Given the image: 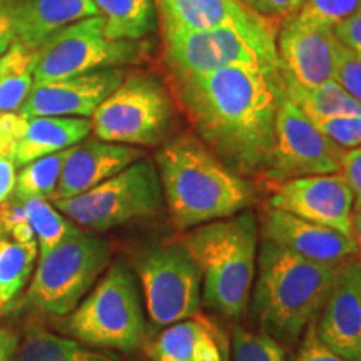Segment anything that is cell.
<instances>
[{
    "label": "cell",
    "mask_w": 361,
    "mask_h": 361,
    "mask_svg": "<svg viewBox=\"0 0 361 361\" xmlns=\"http://www.w3.org/2000/svg\"><path fill=\"white\" fill-rule=\"evenodd\" d=\"M316 336L348 361H361V259L338 264L335 281L314 319Z\"/></svg>",
    "instance_id": "obj_15"
},
{
    "label": "cell",
    "mask_w": 361,
    "mask_h": 361,
    "mask_svg": "<svg viewBox=\"0 0 361 361\" xmlns=\"http://www.w3.org/2000/svg\"><path fill=\"white\" fill-rule=\"evenodd\" d=\"M92 133L89 117H29L16 152V166H25L39 157L72 147Z\"/></svg>",
    "instance_id": "obj_22"
},
{
    "label": "cell",
    "mask_w": 361,
    "mask_h": 361,
    "mask_svg": "<svg viewBox=\"0 0 361 361\" xmlns=\"http://www.w3.org/2000/svg\"><path fill=\"white\" fill-rule=\"evenodd\" d=\"M340 173L353 192L355 207L361 206V146L346 149L341 159Z\"/></svg>",
    "instance_id": "obj_37"
},
{
    "label": "cell",
    "mask_w": 361,
    "mask_h": 361,
    "mask_svg": "<svg viewBox=\"0 0 361 361\" xmlns=\"http://www.w3.org/2000/svg\"><path fill=\"white\" fill-rule=\"evenodd\" d=\"M252 283V314L261 331L295 346L322 311L338 264H322L261 238Z\"/></svg>",
    "instance_id": "obj_3"
},
{
    "label": "cell",
    "mask_w": 361,
    "mask_h": 361,
    "mask_svg": "<svg viewBox=\"0 0 361 361\" xmlns=\"http://www.w3.org/2000/svg\"><path fill=\"white\" fill-rule=\"evenodd\" d=\"M16 42V35H13V27L11 20V13L8 7H0V57L8 51V47Z\"/></svg>",
    "instance_id": "obj_41"
},
{
    "label": "cell",
    "mask_w": 361,
    "mask_h": 361,
    "mask_svg": "<svg viewBox=\"0 0 361 361\" xmlns=\"http://www.w3.org/2000/svg\"><path fill=\"white\" fill-rule=\"evenodd\" d=\"M295 361H348L343 356L336 355L335 351L328 348L324 343L319 341V338L316 336L314 322L306 328L303 338H301V346L300 353H298Z\"/></svg>",
    "instance_id": "obj_35"
},
{
    "label": "cell",
    "mask_w": 361,
    "mask_h": 361,
    "mask_svg": "<svg viewBox=\"0 0 361 361\" xmlns=\"http://www.w3.org/2000/svg\"><path fill=\"white\" fill-rule=\"evenodd\" d=\"M171 78L180 109L201 141L238 174L263 178L284 97L281 69L223 67Z\"/></svg>",
    "instance_id": "obj_1"
},
{
    "label": "cell",
    "mask_w": 361,
    "mask_h": 361,
    "mask_svg": "<svg viewBox=\"0 0 361 361\" xmlns=\"http://www.w3.org/2000/svg\"><path fill=\"white\" fill-rule=\"evenodd\" d=\"M7 7L16 42L34 51L62 27L99 16L94 0H13Z\"/></svg>",
    "instance_id": "obj_20"
},
{
    "label": "cell",
    "mask_w": 361,
    "mask_h": 361,
    "mask_svg": "<svg viewBox=\"0 0 361 361\" xmlns=\"http://www.w3.org/2000/svg\"><path fill=\"white\" fill-rule=\"evenodd\" d=\"M233 361H286L284 346L263 331L245 328L233 331Z\"/></svg>",
    "instance_id": "obj_30"
},
{
    "label": "cell",
    "mask_w": 361,
    "mask_h": 361,
    "mask_svg": "<svg viewBox=\"0 0 361 361\" xmlns=\"http://www.w3.org/2000/svg\"><path fill=\"white\" fill-rule=\"evenodd\" d=\"M284 94L310 119L361 116L360 104L336 80H328L313 87H303L293 80L284 79Z\"/></svg>",
    "instance_id": "obj_25"
},
{
    "label": "cell",
    "mask_w": 361,
    "mask_h": 361,
    "mask_svg": "<svg viewBox=\"0 0 361 361\" xmlns=\"http://www.w3.org/2000/svg\"><path fill=\"white\" fill-rule=\"evenodd\" d=\"M333 80H336L361 106V57L338 42Z\"/></svg>",
    "instance_id": "obj_34"
},
{
    "label": "cell",
    "mask_w": 361,
    "mask_h": 361,
    "mask_svg": "<svg viewBox=\"0 0 361 361\" xmlns=\"http://www.w3.org/2000/svg\"><path fill=\"white\" fill-rule=\"evenodd\" d=\"M319 133L331 139L341 149H355L361 146V116L324 117L310 119Z\"/></svg>",
    "instance_id": "obj_32"
},
{
    "label": "cell",
    "mask_w": 361,
    "mask_h": 361,
    "mask_svg": "<svg viewBox=\"0 0 361 361\" xmlns=\"http://www.w3.org/2000/svg\"><path fill=\"white\" fill-rule=\"evenodd\" d=\"M0 156H7V152H6V147H4V142H2V139H0ZM11 157V156H8Z\"/></svg>",
    "instance_id": "obj_44"
},
{
    "label": "cell",
    "mask_w": 361,
    "mask_h": 361,
    "mask_svg": "<svg viewBox=\"0 0 361 361\" xmlns=\"http://www.w3.org/2000/svg\"><path fill=\"white\" fill-rule=\"evenodd\" d=\"M17 361H123L111 351L96 350L78 340L62 338L45 329H34L17 350Z\"/></svg>",
    "instance_id": "obj_24"
},
{
    "label": "cell",
    "mask_w": 361,
    "mask_h": 361,
    "mask_svg": "<svg viewBox=\"0 0 361 361\" xmlns=\"http://www.w3.org/2000/svg\"><path fill=\"white\" fill-rule=\"evenodd\" d=\"M0 236H2V228H0ZM0 310H2V303H0Z\"/></svg>",
    "instance_id": "obj_46"
},
{
    "label": "cell",
    "mask_w": 361,
    "mask_h": 361,
    "mask_svg": "<svg viewBox=\"0 0 361 361\" xmlns=\"http://www.w3.org/2000/svg\"><path fill=\"white\" fill-rule=\"evenodd\" d=\"M259 234L274 245L314 263L340 264L351 256H358L351 236L271 206L264 209Z\"/></svg>",
    "instance_id": "obj_17"
},
{
    "label": "cell",
    "mask_w": 361,
    "mask_h": 361,
    "mask_svg": "<svg viewBox=\"0 0 361 361\" xmlns=\"http://www.w3.org/2000/svg\"><path fill=\"white\" fill-rule=\"evenodd\" d=\"M268 206L351 236L355 197L341 173L273 183Z\"/></svg>",
    "instance_id": "obj_13"
},
{
    "label": "cell",
    "mask_w": 361,
    "mask_h": 361,
    "mask_svg": "<svg viewBox=\"0 0 361 361\" xmlns=\"http://www.w3.org/2000/svg\"><path fill=\"white\" fill-rule=\"evenodd\" d=\"M162 54L171 75L204 74L223 67L281 69L276 30H246L236 25L162 30Z\"/></svg>",
    "instance_id": "obj_7"
},
{
    "label": "cell",
    "mask_w": 361,
    "mask_h": 361,
    "mask_svg": "<svg viewBox=\"0 0 361 361\" xmlns=\"http://www.w3.org/2000/svg\"><path fill=\"white\" fill-rule=\"evenodd\" d=\"M164 204L178 231L229 218L255 204L256 189L191 134L176 135L156 152Z\"/></svg>",
    "instance_id": "obj_2"
},
{
    "label": "cell",
    "mask_w": 361,
    "mask_h": 361,
    "mask_svg": "<svg viewBox=\"0 0 361 361\" xmlns=\"http://www.w3.org/2000/svg\"><path fill=\"white\" fill-rule=\"evenodd\" d=\"M20 201L25 207L30 226L34 229L37 246L40 247V256L51 251L52 247H56L62 239L69 236L78 228L72 221L64 219V216L59 213L57 207H52L47 200L29 196Z\"/></svg>",
    "instance_id": "obj_29"
},
{
    "label": "cell",
    "mask_w": 361,
    "mask_h": 361,
    "mask_svg": "<svg viewBox=\"0 0 361 361\" xmlns=\"http://www.w3.org/2000/svg\"><path fill=\"white\" fill-rule=\"evenodd\" d=\"M16 168L12 157L0 156V204L12 196L17 179Z\"/></svg>",
    "instance_id": "obj_38"
},
{
    "label": "cell",
    "mask_w": 361,
    "mask_h": 361,
    "mask_svg": "<svg viewBox=\"0 0 361 361\" xmlns=\"http://www.w3.org/2000/svg\"><path fill=\"white\" fill-rule=\"evenodd\" d=\"M124 67H109L49 82L34 84L20 114L27 117H89L99 104L123 82Z\"/></svg>",
    "instance_id": "obj_16"
},
{
    "label": "cell",
    "mask_w": 361,
    "mask_h": 361,
    "mask_svg": "<svg viewBox=\"0 0 361 361\" xmlns=\"http://www.w3.org/2000/svg\"><path fill=\"white\" fill-rule=\"evenodd\" d=\"M19 338L11 328H0V361H17Z\"/></svg>",
    "instance_id": "obj_39"
},
{
    "label": "cell",
    "mask_w": 361,
    "mask_h": 361,
    "mask_svg": "<svg viewBox=\"0 0 361 361\" xmlns=\"http://www.w3.org/2000/svg\"><path fill=\"white\" fill-rule=\"evenodd\" d=\"M141 293L124 261L109 266L92 291L62 322V329L84 345L133 353L146 341Z\"/></svg>",
    "instance_id": "obj_5"
},
{
    "label": "cell",
    "mask_w": 361,
    "mask_h": 361,
    "mask_svg": "<svg viewBox=\"0 0 361 361\" xmlns=\"http://www.w3.org/2000/svg\"><path fill=\"white\" fill-rule=\"evenodd\" d=\"M162 30H200L236 25L246 30H276L268 16L239 0H154Z\"/></svg>",
    "instance_id": "obj_19"
},
{
    "label": "cell",
    "mask_w": 361,
    "mask_h": 361,
    "mask_svg": "<svg viewBox=\"0 0 361 361\" xmlns=\"http://www.w3.org/2000/svg\"><path fill=\"white\" fill-rule=\"evenodd\" d=\"M345 149L316 129L310 117L284 94L274 128V144L263 178L271 183L340 173Z\"/></svg>",
    "instance_id": "obj_12"
},
{
    "label": "cell",
    "mask_w": 361,
    "mask_h": 361,
    "mask_svg": "<svg viewBox=\"0 0 361 361\" xmlns=\"http://www.w3.org/2000/svg\"><path fill=\"white\" fill-rule=\"evenodd\" d=\"M333 34L338 42L361 57V4L350 17L333 29Z\"/></svg>",
    "instance_id": "obj_36"
},
{
    "label": "cell",
    "mask_w": 361,
    "mask_h": 361,
    "mask_svg": "<svg viewBox=\"0 0 361 361\" xmlns=\"http://www.w3.org/2000/svg\"><path fill=\"white\" fill-rule=\"evenodd\" d=\"M135 273L147 316L154 326L164 328L200 314L201 273L179 241L161 243L139 252Z\"/></svg>",
    "instance_id": "obj_11"
},
{
    "label": "cell",
    "mask_w": 361,
    "mask_h": 361,
    "mask_svg": "<svg viewBox=\"0 0 361 361\" xmlns=\"http://www.w3.org/2000/svg\"><path fill=\"white\" fill-rule=\"evenodd\" d=\"M37 241L19 243L0 236V303L7 305L19 295L27 279L30 278L37 258Z\"/></svg>",
    "instance_id": "obj_27"
},
{
    "label": "cell",
    "mask_w": 361,
    "mask_h": 361,
    "mask_svg": "<svg viewBox=\"0 0 361 361\" xmlns=\"http://www.w3.org/2000/svg\"><path fill=\"white\" fill-rule=\"evenodd\" d=\"M54 206L79 228L104 233L157 214L164 194L154 162L139 159L96 188Z\"/></svg>",
    "instance_id": "obj_9"
},
{
    "label": "cell",
    "mask_w": 361,
    "mask_h": 361,
    "mask_svg": "<svg viewBox=\"0 0 361 361\" xmlns=\"http://www.w3.org/2000/svg\"><path fill=\"white\" fill-rule=\"evenodd\" d=\"M147 355L152 361H224L213 326L200 314L164 326Z\"/></svg>",
    "instance_id": "obj_21"
},
{
    "label": "cell",
    "mask_w": 361,
    "mask_h": 361,
    "mask_svg": "<svg viewBox=\"0 0 361 361\" xmlns=\"http://www.w3.org/2000/svg\"><path fill=\"white\" fill-rule=\"evenodd\" d=\"M147 54L144 40H114L101 16L87 17L49 35L35 51L34 84L135 64Z\"/></svg>",
    "instance_id": "obj_10"
},
{
    "label": "cell",
    "mask_w": 361,
    "mask_h": 361,
    "mask_svg": "<svg viewBox=\"0 0 361 361\" xmlns=\"http://www.w3.org/2000/svg\"><path fill=\"white\" fill-rule=\"evenodd\" d=\"M13 0H0V7H4V6H8V4H12Z\"/></svg>",
    "instance_id": "obj_45"
},
{
    "label": "cell",
    "mask_w": 361,
    "mask_h": 361,
    "mask_svg": "<svg viewBox=\"0 0 361 361\" xmlns=\"http://www.w3.org/2000/svg\"><path fill=\"white\" fill-rule=\"evenodd\" d=\"M239 2L245 4V6L250 7L251 11L258 12V13H261V16H266V8H264L263 0H239ZM268 17H269V16H268Z\"/></svg>",
    "instance_id": "obj_43"
},
{
    "label": "cell",
    "mask_w": 361,
    "mask_h": 361,
    "mask_svg": "<svg viewBox=\"0 0 361 361\" xmlns=\"http://www.w3.org/2000/svg\"><path fill=\"white\" fill-rule=\"evenodd\" d=\"M259 223L252 211L184 231L186 247L201 273L202 303L228 319L246 313L258 264Z\"/></svg>",
    "instance_id": "obj_4"
},
{
    "label": "cell",
    "mask_w": 361,
    "mask_h": 361,
    "mask_svg": "<svg viewBox=\"0 0 361 361\" xmlns=\"http://www.w3.org/2000/svg\"><path fill=\"white\" fill-rule=\"evenodd\" d=\"M0 228L4 234L19 243L37 241L24 204L13 196L0 204Z\"/></svg>",
    "instance_id": "obj_33"
},
{
    "label": "cell",
    "mask_w": 361,
    "mask_h": 361,
    "mask_svg": "<svg viewBox=\"0 0 361 361\" xmlns=\"http://www.w3.org/2000/svg\"><path fill=\"white\" fill-rule=\"evenodd\" d=\"M69 149L71 147L62 149V151L42 156L25 164L20 173L17 174L12 196L17 197V200L35 196L52 201L59 179H61L62 168H64V161L69 154Z\"/></svg>",
    "instance_id": "obj_28"
},
{
    "label": "cell",
    "mask_w": 361,
    "mask_h": 361,
    "mask_svg": "<svg viewBox=\"0 0 361 361\" xmlns=\"http://www.w3.org/2000/svg\"><path fill=\"white\" fill-rule=\"evenodd\" d=\"M336 47L333 29L300 20L296 16L284 17L276 30V52L283 78L303 87L333 80Z\"/></svg>",
    "instance_id": "obj_14"
},
{
    "label": "cell",
    "mask_w": 361,
    "mask_h": 361,
    "mask_svg": "<svg viewBox=\"0 0 361 361\" xmlns=\"http://www.w3.org/2000/svg\"><path fill=\"white\" fill-rule=\"evenodd\" d=\"M303 0H263L266 16L269 17H288L296 13Z\"/></svg>",
    "instance_id": "obj_40"
},
{
    "label": "cell",
    "mask_w": 361,
    "mask_h": 361,
    "mask_svg": "<svg viewBox=\"0 0 361 361\" xmlns=\"http://www.w3.org/2000/svg\"><path fill=\"white\" fill-rule=\"evenodd\" d=\"M360 4L361 0H303L293 16L310 24L335 29L360 7Z\"/></svg>",
    "instance_id": "obj_31"
},
{
    "label": "cell",
    "mask_w": 361,
    "mask_h": 361,
    "mask_svg": "<svg viewBox=\"0 0 361 361\" xmlns=\"http://www.w3.org/2000/svg\"><path fill=\"white\" fill-rule=\"evenodd\" d=\"M90 123L101 141L156 147L173 133L176 106L161 79L147 72H134L99 104Z\"/></svg>",
    "instance_id": "obj_6"
},
{
    "label": "cell",
    "mask_w": 361,
    "mask_h": 361,
    "mask_svg": "<svg viewBox=\"0 0 361 361\" xmlns=\"http://www.w3.org/2000/svg\"><path fill=\"white\" fill-rule=\"evenodd\" d=\"M109 243L79 226L40 256L25 303L42 313L67 316L92 290L111 263Z\"/></svg>",
    "instance_id": "obj_8"
},
{
    "label": "cell",
    "mask_w": 361,
    "mask_h": 361,
    "mask_svg": "<svg viewBox=\"0 0 361 361\" xmlns=\"http://www.w3.org/2000/svg\"><path fill=\"white\" fill-rule=\"evenodd\" d=\"M142 156L144 152L135 146L85 137L69 149L52 202L69 200L96 188L129 164L142 159Z\"/></svg>",
    "instance_id": "obj_18"
},
{
    "label": "cell",
    "mask_w": 361,
    "mask_h": 361,
    "mask_svg": "<svg viewBox=\"0 0 361 361\" xmlns=\"http://www.w3.org/2000/svg\"><path fill=\"white\" fill-rule=\"evenodd\" d=\"M35 51L13 42L0 57V114L19 112L34 85Z\"/></svg>",
    "instance_id": "obj_26"
},
{
    "label": "cell",
    "mask_w": 361,
    "mask_h": 361,
    "mask_svg": "<svg viewBox=\"0 0 361 361\" xmlns=\"http://www.w3.org/2000/svg\"><path fill=\"white\" fill-rule=\"evenodd\" d=\"M351 238H353L358 258L361 259V206L355 207L353 216H351Z\"/></svg>",
    "instance_id": "obj_42"
},
{
    "label": "cell",
    "mask_w": 361,
    "mask_h": 361,
    "mask_svg": "<svg viewBox=\"0 0 361 361\" xmlns=\"http://www.w3.org/2000/svg\"><path fill=\"white\" fill-rule=\"evenodd\" d=\"M104 19V34L114 40H144L156 30L154 0H94Z\"/></svg>",
    "instance_id": "obj_23"
}]
</instances>
